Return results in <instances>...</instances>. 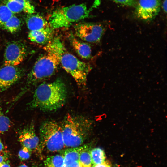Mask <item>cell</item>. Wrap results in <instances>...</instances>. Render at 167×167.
<instances>
[{"instance_id":"obj_21","label":"cell","mask_w":167,"mask_h":167,"mask_svg":"<svg viewBox=\"0 0 167 167\" xmlns=\"http://www.w3.org/2000/svg\"><path fill=\"white\" fill-rule=\"evenodd\" d=\"M14 15L5 4H0V28H2L5 24Z\"/></svg>"},{"instance_id":"obj_13","label":"cell","mask_w":167,"mask_h":167,"mask_svg":"<svg viewBox=\"0 0 167 167\" xmlns=\"http://www.w3.org/2000/svg\"><path fill=\"white\" fill-rule=\"evenodd\" d=\"M26 22L30 31H43L49 29L50 26L47 21L38 14H28L26 18Z\"/></svg>"},{"instance_id":"obj_6","label":"cell","mask_w":167,"mask_h":167,"mask_svg":"<svg viewBox=\"0 0 167 167\" xmlns=\"http://www.w3.org/2000/svg\"><path fill=\"white\" fill-rule=\"evenodd\" d=\"M40 147L54 152L65 148L61 125L54 120L44 122L40 128Z\"/></svg>"},{"instance_id":"obj_15","label":"cell","mask_w":167,"mask_h":167,"mask_svg":"<svg viewBox=\"0 0 167 167\" xmlns=\"http://www.w3.org/2000/svg\"><path fill=\"white\" fill-rule=\"evenodd\" d=\"M86 145L71 148L62 151L64 159V165L70 166L73 163L78 161L81 152L88 148Z\"/></svg>"},{"instance_id":"obj_27","label":"cell","mask_w":167,"mask_h":167,"mask_svg":"<svg viewBox=\"0 0 167 167\" xmlns=\"http://www.w3.org/2000/svg\"><path fill=\"white\" fill-rule=\"evenodd\" d=\"M0 167H11L8 160L0 163Z\"/></svg>"},{"instance_id":"obj_24","label":"cell","mask_w":167,"mask_h":167,"mask_svg":"<svg viewBox=\"0 0 167 167\" xmlns=\"http://www.w3.org/2000/svg\"><path fill=\"white\" fill-rule=\"evenodd\" d=\"M31 152L26 147H23L19 152L18 156L21 160H24L28 159L30 156Z\"/></svg>"},{"instance_id":"obj_30","label":"cell","mask_w":167,"mask_h":167,"mask_svg":"<svg viewBox=\"0 0 167 167\" xmlns=\"http://www.w3.org/2000/svg\"><path fill=\"white\" fill-rule=\"evenodd\" d=\"M4 146L0 138V151L4 150Z\"/></svg>"},{"instance_id":"obj_17","label":"cell","mask_w":167,"mask_h":167,"mask_svg":"<svg viewBox=\"0 0 167 167\" xmlns=\"http://www.w3.org/2000/svg\"><path fill=\"white\" fill-rule=\"evenodd\" d=\"M92 165L103 163L105 161L106 156L103 150L100 148H95L90 151Z\"/></svg>"},{"instance_id":"obj_8","label":"cell","mask_w":167,"mask_h":167,"mask_svg":"<svg viewBox=\"0 0 167 167\" xmlns=\"http://www.w3.org/2000/svg\"><path fill=\"white\" fill-rule=\"evenodd\" d=\"M27 53L26 46L19 41H12L6 46L4 55L5 65L17 66L25 58Z\"/></svg>"},{"instance_id":"obj_23","label":"cell","mask_w":167,"mask_h":167,"mask_svg":"<svg viewBox=\"0 0 167 167\" xmlns=\"http://www.w3.org/2000/svg\"><path fill=\"white\" fill-rule=\"evenodd\" d=\"M121 5L127 6L136 7L137 2L135 0H109Z\"/></svg>"},{"instance_id":"obj_4","label":"cell","mask_w":167,"mask_h":167,"mask_svg":"<svg viewBox=\"0 0 167 167\" xmlns=\"http://www.w3.org/2000/svg\"><path fill=\"white\" fill-rule=\"evenodd\" d=\"M45 50L47 54L40 57L36 62L28 75L26 85L15 98V101L28 91L33 86L52 76L57 69L60 64L58 56L51 50Z\"/></svg>"},{"instance_id":"obj_7","label":"cell","mask_w":167,"mask_h":167,"mask_svg":"<svg viewBox=\"0 0 167 167\" xmlns=\"http://www.w3.org/2000/svg\"><path fill=\"white\" fill-rule=\"evenodd\" d=\"M76 36L83 40L91 43H96L101 39L105 31L100 24L88 22L80 23L74 27Z\"/></svg>"},{"instance_id":"obj_14","label":"cell","mask_w":167,"mask_h":167,"mask_svg":"<svg viewBox=\"0 0 167 167\" xmlns=\"http://www.w3.org/2000/svg\"><path fill=\"white\" fill-rule=\"evenodd\" d=\"M69 39L75 51L81 58L87 59L90 57L91 49L88 44L79 41L71 34L69 36Z\"/></svg>"},{"instance_id":"obj_10","label":"cell","mask_w":167,"mask_h":167,"mask_svg":"<svg viewBox=\"0 0 167 167\" xmlns=\"http://www.w3.org/2000/svg\"><path fill=\"white\" fill-rule=\"evenodd\" d=\"M23 75L22 71L16 66L5 65L0 69V93L15 84Z\"/></svg>"},{"instance_id":"obj_31","label":"cell","mask_w":167,"mask_h":167,"mask_svg":"<svg viewBox=\"0 0 167 167\" xmlns=\"http://www.w3.org/2000/svg\"><path fill=\"white\" fill-rule=\"evenodd\" d=\"M19 167H28L27 165L24 164L20 165Z\"/></svg>"},{"instance_id":"obj_32","label":"cell","mask_w":167,"mask_h":167,"mask_svg":"<svg viewBox=\"0 0 167 167\" xmlns=\"http://www.w3.org/2000/svg\"><path fill=\"white\" fill-rule=\"evenodd\" d=\"M62 167H70L68 166H66V165H63Z\"/></svg>"},{"instance_id":"obj_18","label":"cell","mask_w":167,"mask_h":167,"mask_svg":"<svg viewBox=\"0 0 167 167\" xmlns=\"http://www.w3.org/2000/svg\"><path fill=\"white\" fill-rule=\"evenodd\" d=\"M21 25L20 19L14 15L5 24L2 28L12 33L17 31L20 28Z\"/></svg>"},{"instance_id":"obj_25","label":"cell","mask_w":167,"mask_h":167,"mask_svg":"<svg viewBox=\"0 0 167 167\" xmlns=\"http://www.w3.org/2000/svg\"><path fill=\"white\" fill-rule=\"evenodd\" d=\"M9 157L8 152L3 150L0 151V163L8 160Z\"/></svg>"},{"instance_id":"obj_5","label":"cell","mask_w":167,"mask_h":167,"mask_svg":"<svg viewBox=\"0 0 167 167\" xmlns=\"http://www.w3.org/2000/svg\"><path fill=\"white\" fill-rule=\"evenodd\" d=\"M91 11L84 3L60 7L51 12L47 21L53 29L67 28L88 17Z\"/></svg>"},{"instance_id":"obj_26","label":"cell","mask_w":167,"mask_h":167,"mask_svg":"<svg viewBox=\"0 0 167 167\" xmlns=\"http://www.w3.org/2000/svg\"><path fill=\"white\" fill-rule=\"evenodd\" d=\"M92 167H111V165L110 163L108 161H105L101 164L92 165Z\"/></svg>"},{"instance_id":"obj_9","label":"cell","mask_w":167,"mask_h":167,"mask_svg":"<svg viewBox=\"0 0 167 167\" xmlns=\"http://www.w3.org/2000/svg\"><path fill=\"white\" fill-rule=\"evenodd\" d=\"M136 14L144 21H150L158 14L161 9L159 0H139L136 6Z\"/></svg>"},{"instance_id":"obj_20","label":"cell","mask_w":167,"mask_h":167,"mask_svg":"<svg viewBox=\"0 0 167 167\" xmlns=\"http://www.w3.org/2000/svg\"><path fill=\"white\" fill-rule=\"evenodd\" d=\"M78 163L80 167H92V161L90 151L87 148L80 153Z\"/></svg>"},{"instance_id":"obj_29","label":"cell","mask_w":167,"mask_h":167,"mask_svg":"<svg viewBox=\"0 0 167 167\" xmlns=\"http://www.w3.org/2000/svg\"><path fill=\"white\" fill-rule=\"evenodd\" d=\"M70 167H80L78 161L72 163Z\"/></svg>"},{"instance_id":"obj_12","label":"cell","mask_w":167,"mask_h":167,"mask_svg":"<svg viewBox=\"0 0 167 167\" xmlns=\"http://www.w3.org/2000/svg\"><path fill=\"white\" fill-rule=\"evenodd\" d=\"M14 14L23 12L28 14L35 13V8L30 0H6L5 4Z\"/></svg>"},{"instance_id":"obj_19","label":"cell","mask_w":167,"mask_h":167,"mask_svg":"<svg viewBox=\"0 0 167 167\" xmlns=\"http://www.w3.org/2000/svg\"><path fill=\"white\" fill-rule=\"evenodd\" d=\"M64 165V159L61 154L50 156L44 161L45 167H62Z\"/></svg>"},{"instance_id":"obj_3","label":"cell","mask_w":167,"mask_h":167,"mask_svg":"<svg viewBox=\"0 0 167 167\" xmlns=\"http://www.w3.org/2000/svg\"><path fill=\"white\" fill-rule=\"evenodd\" d=\"M92 125V121L85 117L66 115L61 125L65 148L81 146L91 130Z\"/></svg>"},{"instance_id":"obj_11","label":"cell","mask_w":167,"mask_h":167,"mask_svg":"<svg viewBox=\"0 0 167 167\" xmlns=\"http://www.w3.org/2000/svg\"><path fill=\"white\" fill-rule=\"evenodd\" d=\"M19 139L23 147L26 148L31 152L40 148V139L36 134L33 122L26 125L21 131Z\"/></svg>"},{"instance_id":"obj_1","label":"cell","mask_w":167,"mask_h":167,"mask_svg":"<svg viewBox=\"0 0 167 167\" xmlns=\"http://www.w3.org/2000/svg\"><path fill=\"white\" fill-rule=\"evenodd\" d=\"M67 89L60 78L40 84L35 89L29 107L44 112L55 111L62 107L66 100Z\"/></svg>"},{"instance_id":"obj_22","label":"cell","mask_w":167,"mask_h":167,"mask_svg":"<svg viewBox=\"0 0 167 167\" xmlns=\"http://www.w3.org/2000/svg\"><path fill=\"white\" fill-rule=\"evenodd\" d=\"M11 126V122L9 118L2 112L0 109V133L7 131Z\"/></svg>"},{"instance_id":"obj_28","label":"cell","mask_w":167,"mask_h":167,"mask_svg":"<svg viewBox=\"0 0 167 167\" xmlns=\"http://www.w3.org/2000/svg\"><path fill=\"white\" fill-rule=\"evenodd\" d=\"M167 0H164L162 5V9L166 13L167 12Z\"/></svg>"},{"instance_id":"obj_2","label":"cell","mask_w":167,"mask_h":167,"mask_svg":"<svg viewBox=\"0 0 167 167\" xmlns=\"http://www.w3.org/2000/svg\"><path fill=\"white\" fill-rule=\"evenodd\" d=\"M44 49L55 53L58 56L63 68L72 76L78 86L80 88H85L87 76L92 69L89 65L80 61L68 51L58 37L51 39Z\"/></svg>"},{"instance_id":"obj_16","label":"cell","mask_w":167,"mask_h":167,"mask_svg":"<svg viewBox=\"0 0 167 167\" xmlns=\"http://www.w3.org/2000/svg\"><path fill=\"white\" fill-rule=\"evenodd\" d=\"M52 28L45 30L30 31L28 35L29 39L32 41L40 44L48 43L51 40L53 34Z\"/></svg>"}]
</instances>
